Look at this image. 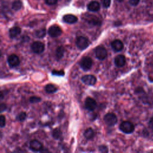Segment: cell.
Instances as JSON below:
<instances>
[{"label":"cell","instance_id":"cell-1","mask_svg":"<svg viewBox=\"0 0 153 153\" xmlns=\"http://www.w3.org/2000/svg\"><path fill=\"white\" fill-rule=\"evenodd\" d=\"M120 129L121 131L125 133L129 134L132 133L135 130V126L132 123L129 121H125L122 122L120 125Z\"/></svg>","mask_w":153,"mask_h":153},{"label":"cell","instance_id":"cell-2","mask_svg":"<svg viewBox=\"0 0 153 153\" xmlns=\"http://www.w3.org/2000/svg\"><path fill=\"white\" fill-rule=\"evenodd\" d=\"M80 65L83 70L88 71L92 66L93 60L89 57H84L80 60Z\"/></svg>","mask_w":153,"mask_h":153},{"label":"cell","instance_id":"cell-3","mask_svg":"<svg viewBox=\"0 0 153 153\" xmlns=\"http://www.w3.org/2000/svg\"><path fill=\"white\" fill-rule=\"evenodd\" d=\"M105 123L109 126H113L117 123V118L116 115L113 113L106 114L104 117Z\"/></svg>","mask_w":153,"mask_h":153},{"label":"cell","instance_id":"cell-4","mask_svg":"<svg viewBox=\"0 0 153 153\" xmlns=\"http://www.w3.org/2000/svg\"><path fill=\"white\" fill-rule=\"evenodd\" d=\"M76 45L79 49L85 50L86 49L90 44L89 41L85 37H79L76 40Z\"/></svg>","mask_w":153,"mask_h":153},{"label":"cell","instance_id":"cell-5","mask_svg":"<svg viewBox=\"0 0 153 153\" xmlns=\"http://www.w3.org/2000/svg\"><path fill=\"white\" fill-rule=\"evenodd\" d=\"M95 53L97 58L99 60H104L108 55V53H107L106 49L101 45H99L96 47Z\"/></svg>","mask_w":153,"mask_h":153},{"label":"cell","instance_id":"cell-6","mask_svg":"<svg viewBox=\"0 0 153 153\" xmlns=\"http://www.w3.org/2000/svg\"><path fill=\"white\" fill-rule=\"evenodd\" d=\"M44 44L40 41H35L31 45L32 50L37 54H41L44 50Z\"/></svg>","mask_w":153,"mask_h":153},{"label":"cell","instance_id":"cell-7","mask_svg":"<svg viewBox=\"0 0 153 153\" xmlns=\"http://www.w3.org/2000/svg\"><path fill=\"white\" fill-rule=\"evenodd\" d=\"M48 33L50 37L55 38V37H59L61 34H62V30L59 26L57 25H53V26H51L49 29Z\"/></svg>","mask_w":153,"mask_h":153},{"label":"cell","instance_id":"cell-8","mask_svg":"<svg viewBox=\"0 0 153 153\" xmlns=\"http://www.w3.org/2000/svg\"><path fill=\"white\" fill-rule=\"evenodd\" d=\"M81 80L85 85L89 86H93L96 83V78L93 75H86L83 76Z\"/></svg>","mask_w":153,"mask_h":153},{"label":"cell","instance_id":"cell-9","mask_svg":"<svg viewBox=\"0 0 153 153\" xmlns=\"http://www.w3.org/2000/svg\"><path fill=\"white\" fill-rule=\"evenodd\" d=\"M97 106V103L94 99L91 97H87L85 101L86 108L90 111H94Z\"/></svg>","mask_w":153,"mask_h":153},{"label":"cell","instance_id":"cell-10","mask_svg":"<svg viewBox=\"0 0 153 153\" xmlns=\"http://www.w3.org/2000/svg\"><path fill=\"white\" fill-rule=\"evenodd\" d=\"M126 62V58L124 55H117L114 59V63L117 67H123L125 66Z\"/></svg>","mask_w":153,"mask_h":153},{"label":"cell","instance_id":"cell-11","mask_svg":"<svg viewBox=\"0 0 153 153\" xmlns=\"http://www.w3.org/2000/svg\"><path fill=\"white\" fill-rule=\"evenodd\" d=\"M29 147L34 151H40L43 148L42 144L37 140H33L30 141Z\"/></svg>","mask_w":153,"mask_h":153},{"label":"cell","instance_id":"cell-12","mask_svg":"<svg viewBox=\"0 0 153 153\" xmlns=\"http://www.w3.org/2000/svg\"><path fill=\"white\" fill-rule=\"evenodd\" d=\"M111 47L114 51H120L123 49L124 45L121 41L119 40H116L112 42Z\"/></svg>","mask_w":153,"mask_h":153},{"label":"cell","instance_id":"cell-13","mask_svg":"<svg viewBox=\"0 0 153 153\" xmlns=\"http://www.w3.org/2000/svg\"><path fill=\"white\" fill-rule=\"evenodd\" d=\"M9 64L13 67L17 66L20 64V60L19 57L16 55H12L8 58Z\"/></svg>","mask_w":153,"mask_h":153},{"label":"cell","instance_id":"cell-14","mask_svg":"<svg viewBox=\"0 0 153 153\" xmlns=\"http://www.w3.org/2000/svg\"><path fill=\"white\" fill-rule=\"evenodd\" d=\"M63 20L65 22L67 23V24H75V23L77 22L78 19L75 16H74V15L66 14L64 16Z\"/></svg>","mask_w":153,"mask_h":153},{"label":"cell","instance_id":"cell-15","mask_svg":"<svg viewBox=\"0 0 153 153\" xmlns=\"http://www.w3.org/2000/svg\"><path fill=\"white\" fill-rule=\"evenodd\" d=\"M87 9L90 12H97L100 9V4L97 1H91L88 4Z\"/></svg>","mask_w":153,"mask_h":153},{"label":"cell","instance_id":"cell-16","mask_svg":"<svg viewBox=\"0 0 153 153\" xmlns=\"http://www.w3.org/2000/svg\"><path fill=\"white\" fill-rule=\"evenodd\" d=\"M86 20L89 23V24H91L92 25H98L99 23H100V21H99V19L96 16H93V15H90L89 14L87 16H85Z\"/></svg>","mask_w":153,"mask_h":153},{"label":"cell","instance_id":"cell-17","mask_svg":"<svg viewBox=\"0 0 153 153\" xmlns=\"http://www.w3.org/2000/svg\"><path fill=\"white\" fill-rule=\"evenodd\" d=\"M21 33V29L18 26H14L11 28L9 30V34L11 38L18 37Z\"/></svg>","mask_w":153,"mask_h":153},{"label":"cell","instance_id":"cell-18","mask_svg":"<svg viewBox=\"0 0 153 153\" xmlns=\"http://www.w3.org/2000/svg\"><path fill=\"white\" fill-rule=\"evenodd\" d=\"M95 133L93 130L91 128H88L84 133V136L87 139H91L94 137Z\"/></svg>","mask_w":153,"mask_h":153},{"label":"cell","instance_id":"cell-19","mask_svg":"<svg viewBox=\"0 0 153 153\" xmlns=\"http://www.w3.org/2000/svg\"><path fill=\"white\" fill-rule=\"evenodd\" d=\"M23 6L22 2L20 0H14L12 4V9L16 11L20 10Z\"/></svg>","mask_w":153,"mask_h":153},{"label":"cell","instance_id":"cell-20","mask_svg":"<svg viewBox=\"0 0 153 153\" xmlns=\"http://www.w3.org/2000/svg\"><path fill=\"white\" fill-rule=\"evenodd\" d=\"M45 90L46 91V92L48 93H53L56 92L57 91V88L55 86L49 84V85H47L46 86H45Z\"/></svg>","mask_w":153,"mask_h":153},{"label":"cell","instance_id":"cell-21","mask_svg":"<svg viewBox=\"0 0 153 153\" xmlns=\"http://www.w3.org/2000/svg\"><path fill=\"white\" fill-rule=\"evenodd\" d=\"M64 49L63 47H59L56 51V56L58 59L62 58L64 55Z\"/></svg>","mask_w":153,"mask_h":153},{"label":"cell","instance_id":"cell-22","mask_svg":"<svg viewBox=\"0 0 153 153\" xmlns=\"http://www.w3.org/2000/svg\"><path fill=\"white\" fill-rule=\"evenodd\" d=\"M35 35L38 38H43L46 35V30H45V28L38 30L35 32Z\"/></svg>","mask_w":153,"mask_h":153},{"label":"cell","instance_id":"cell-23","mask_svg":"<svg viewBox=\"0 0 153 153\" xmlns=\"http://www.w3.org/2000/svg\"><path fill=\"white\" fill-rule=\"evenodd\" d=\"M26 118V113L25 112H22L18 115L17 117V120L22 121L25 120Z\"/></svg>","mask_w":153,"mask_h":153},{"label":"cell","instance_id":"cell-24","mask_svg":"<svg viewBox=\"0 0 153 153\" xmlns=\"http://www.w3.org/2000/svg\"><path fill=\"white\" fill-rule=\"evenodd\" d=\"M53 136L55 137V139H58L61 136V132L59 129H56L54 131H53Z\"/></svg>","mask_w":153,"mask_h":153},{"label":"cell","instance_id":"cell-25","mask_svg":"<svg viewBox=\"0 0 153 153\" xmlns=\"http://www.w3.org/2000/svg\"><path fill=\"white\" fill-rule=\"evenodd\" d=\"M101 3L105 8H108L111 5V0H101Z\"/></svg>","mask_w":153,"mask_h":153},{"label":"cell","instance_id":"cell-26","mask_svg":"<svg viewBox=\"0 0 153 153\" xmlns=\"http://www.w3.org/2000/svg\"><path fill=\"white\" fill-rule=\"evenodd\" d=\"M41 101V99L37 96H32L29 99V101L31 103H37L40 102Z\"/></svg>","mask_w":153,"mask_h":153},{"label":"cell","instance_id":"cell-27","mask_svg":"<svg viewBox=\"0 0 153 153\" xmlns=\"http://www.w3.org/2000/svg\"><path fill=\"white\" fill-rule=\"evenodd\" d=\"M5 118L4 116H2V115H0V127H3L5 125Z\"/></svg>","mask_w":153,"mask_h":153},{"label":"cell","instance_id":"cell-28","mask_svg":"<svg viewBox=\"0 0 153 153\" xmlns=\"http://www.w3.org/2000/svg\"><path fill=\"white\" fill-rule=\"evenodd\" d=\"M99 151H100L102 152H108V148H107L106 146H105V145H101V146H100V147H99Z\"/></svg>","mask_w":153,"mask_h":153},{"label":"cell","instance_id":"cell-29","mask_svg":"<svg viewBox=\"0 0 153 153\" xmlns=\"http://www.w3.org/2000/svg\"><path fill=\"white\" fill-rule=\"evenodd\" d=\"M7 109V105L5 104H0V112H4Z\"/></svg>","mask_w":153,"mask_h":153},{"label":"cell","instance_id":"cell-30","mask_svg":"<svg viewBox=\"0 0 153 153\" xmlns=\"http://www.w3.org/2000/svg\"><path fill=\"white\" fill-rule=\"evenodd\" d=\"M140 0H129V3L132 5L136 6L139 3Z\"/></svg>","mask_w":153,"mask_h":153},{"label":"cell","instance_id":"cell-31","mask_svg":"<svg viewBox=\"0 0 153 153\" xmlns=\"http://www.w3.org/2000/svg\"><path fill=\"white\" fill-rule=\"evenodd\" d=\"M45 1L49 5H54L58 2V0H45Z\"/></svg>","mask_w":153,"mask_h":153},{"label":"cell","instance_id":"cell-32","mask_svg":"<svg viewBox=\"0 0 153 153\" xmlns=\"http://www.w3.org/2000/svg\"><path fill=\"white\" fill-rule=\"evenodd\" d=\"M52 74H54V75H64V72L62 71H53L52 72Z\"/></svg>","mask_w":153,"mask_h":153},{"label":"cell","instance_id":"cell-33","mask_svg":"<svg viewBox=\"0 0 153 153\" xmlns=\"http://www.w3.org/2000/svg\"><path fill=\"white\" fill-rule=\"evenodd\" d=\"M148 126L151 131H153V117L151 118V120H150L149 123H148Z\"/></svg>","mask_w":153,"mask_h":153},{"label":"cell","instance_id":"cell-34","mask_svg":"<svg viewBox=\"0 0 153 153\" xmlns=\"http://www.w3.org/2000/svg\"><path fill=\"white\" fill-rule=\"evenodd\" d=\"M117 1H119V2H121V1H123V0H117Z\"/></svg>","mask_w":153,"mask_h":153},{"label":"cell","instance_id":"cell-35","mask_svg":"<svg viewBox=\"0 0 153 153\" xmlns=\"http://www.w3.org/2000/svg\"><path fill=\"white\" fill-rule=\"evenodd\" d=\"M1 53L0 51V58H1Z\"/></svg>","mask_w":153,"mask_h":153}]
</instances>
